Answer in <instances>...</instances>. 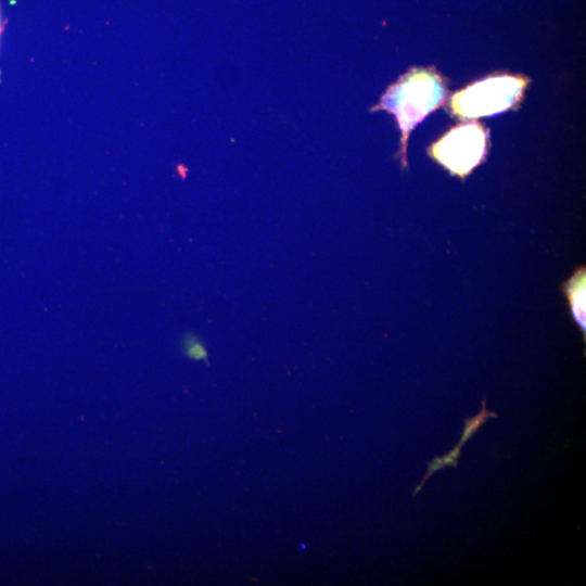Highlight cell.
<instances>
[{"mask_svg": "<svg viewBox=\"0 0 586 586\" xmlns=\"http://www.w3.org/2000/svg\"><path fill=\"white\" fill-rule=\"evenodd\" d=\"M584 271H582V275H577V277L571 279L570 288H569V294L571 297L572 308L574 310V315L579 321L581 324H583L582 319H584V301H585V285H584ZM584 326V324H583Z\"/></svg>", "mask_w": 586, "mask_h": 586, "instance_id": "obj_6", "label": "cell"}, {"mask_svg": "<svg viewBox=\"0 0 586 586\" xmlns=\"http://www.w3.org/2000/svg\"><path fill=\"white\" fill-rule=\"evenodd\" d=\"M498 413L488 411L486 408V399L482 400L481 411L472 418L464 419V430L457 446H455L448 454L442 457H435L428 463V471L422 481L416 486L412 496H416L423 487L429 477L440 469L446 466L454 468L458 464V458L464 444L473 436V434L484 424L488 419L497 418Z\"/></svg>", "mask_w": 586, "mask_h": 586, "instance_id": "obj_4", "label": "cell"}, {"mask_svg": "<svg viewBox=\"0 0 586 586\" xmlns=\"http://www.w3.org/2000/svg\"><path fill=\"white\" fill-rule=\"evenodd\" d=\"M525 85L521 77H489L457 92L451 99L453 112L467 118L500 113L519 100Z\"/></svg>", "mask_w": 586, "mask_h": 586, "instance_id": "obj_2", "label": "cell"}, {"mask_svg": "<svg viewBox=\"0 0 586 586\" xmlns=\"http://www.w3.org/2000/svg\"><path fill=\"white\" fill-rule=\"evenodd\" d=\"M444 95V87L437 75L413 71L383 97L380 106L396 116L403 132V151L410 130L443 102Z\"/></svg>", "mask_w": 586, "mask_h": 586, "instance_id": "obj_1", "label": "cell"}, {"mask_svg": "<svg viewBox=\"0 0 586 586\" xmlns=\"http://www.w3.org/2000/svg\"><path fill=\"white\" fill-rule=\"evenodd\" d=\"M181 351L184 357L192 360H202L208 364V353L200 336L187 332L181 337Z\"/></svg>", "mask_w": 586, "mask_h": 586, "instance_id": "obj_5", "label": "cell"}, {"mask_svg": "<svg viewBox=\"0 0 586 586\" xmlns=\"http://www.w3.org/2000/svg\"><path fill=\"white\" fill-rule=\"evenodd\" d=\"M486 133L474 123L458 126L431 149L432 155L451 173L464 176L484 157Z\"/></svg>", "mask_w": 586, "mask_h": 586, "instance_id": "obj_3", "label": "cell"}]
</instances>
